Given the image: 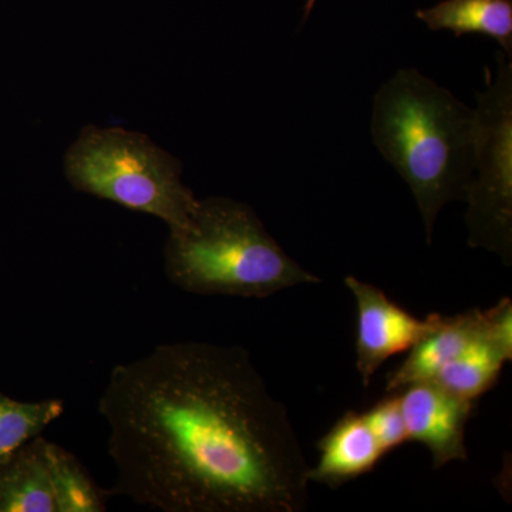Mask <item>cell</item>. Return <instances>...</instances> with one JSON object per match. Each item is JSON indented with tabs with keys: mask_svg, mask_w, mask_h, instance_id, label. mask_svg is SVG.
<instances>
[{
	"mask_svg": "<svg viewBox=\"0 0 512 512\" xmlns=\"http://www.w3.org/2000/svg\"><path fill=\"white\" fill-rule=\"evenodd\" d=\"M109 493L164 512H303L309 464L242 346L164 343L111 370L99 400Z\"/></svg>",
	"mask_w": 512,
	"mask_h": 512,
	"instance_id": "cell-1",
	"label": "cell"
},
{
	"mask_svg": "<svg viewBox=\"0 0 512 512\" xmlns=\"http://www.w3.org/2000/svg\"><path fill=\"white\" fill-rule=\"evenodd\" d=\"M370 133L409 185L430 244L441 210L466 201L473 181L476 110L419 70H397L376 93Z\"/></svg>",
	"mask_w": 512,
	"mask_h": 512,
	"instance_id": "cell-2",
	"label": "cell"
},
{
	"mask_svg": "<svg viewBox=\"0 0 512 512\" xmlns=\"http://www.w3.org/2000/svg\"><path fill=\"white\" fill-rule=\"evenodd\" d=\"M164 269L181 291L204 296L264 299L322 282L286 254L248 204L225 197L198 200L190 221L170 231Z\"/></svg>",
	"mask_w": 512,
	"mask_h": 512,
	"instance_id": "cell-3",
	"label": "cell"
},
{
	"mask_svg": "<svg viewBox=\"0 0 512 512\" xmlns=\"http://www.w3.org/2000/svg\"><path fill=\"white\" fill-rule=\"evenodd\" d=\"M64 174L74 190L153 215L170 231L184 227L198 204L181 180L180 161L123 128H83L64 157Z\"/></svg>",
	"mask_w": 512,
	"mask_h": 512,
	"instance_id": "cell-4",
	"label": "cell"
},
{
	"mask_svg": "<svg viewBox=\"0 0 512 512\" xmlns=\"http://www.w3.org/2000/svg\"><path fill=\"white\" fill-rule=\"evenodd\" d=\"M476 160L466 194L468 244L512 264V59L497 53L477 92Z\"/></svg>",
	"mask_w": 512,
	"mask_h": 512,
	"instance_id": "cell-5",
	"label": "cell"
},
{
	"mask_svg": "<svg viewBox=\"0 0 512 512\" xmlns=\"http://www.w3.org/2000/svg\"><path fill=\"white\" fill-rule=\"evenodd\" d=\"M109 497L79 458L42 436L0 458V512H104Z\"/></svg>",
	"mask_w": 512,
	"mask_h": 512,
	"instance_id": "cell-6",
	"label": "cell"
},
{
	"mask_svg": "<svg viewBox=\"0 0 512 512\" xmlns=\"http://www.w3.org/2000/svg\"><path fill=\"white\" fill-rule=\"evenodd\" d=\"M345 285L356 301V369L363 386L390 357L409 352L434 325V313L419 319L372 284L348 275Z\"/></svg>",
	"mask_w": 512,
	"mask_h": 512,
	"instance_id": "cell-7",
	"label": "cell"
},
{
	"mask_svg": "<svg viewBox=\"0 0 512 512\" xmlns=\"http://www.w3.org/2000/svg\"><path fill=\"white\" fill-rule=\"evenodd\" d=\"M409 441L430 451L434 468L466 461V427L474 402L448 393L434 382L409 384L396 392Z\"/></svg>",
	"mask_w": 512,
	"mask_h": 512,
	"instance_id": "cell-8",
	"label": "cell"
},
{
	"mask_svg": "<svg viewBox=\"0 0 512 512\" xmlns=\"http://www.w3.org/2000/svg\"><path fill=\"white\" fill-rule=\"evenodd\" d=\"M512 359V302L501 299L487 309L485 332L456 359L447 363L431 382L468 402H476L500 379Z\"/></svg>",
	"mask_w": 512,
	"mask_h": 512,
	"instance_id": "cell-9",
	"label": "cell"
},
{
	"mask_svg": "<svg viewBox=\"0 0 512 512\" xmlns=\"http://www.w3.org/2000/svg\"><path fill=\"white\" fill-rule=\"evenodd\" d=\"M487 328V311L471 309L457 315L434 313V325L387 376L386 393L409 384L431 382L447 363L460 356Z\"/></svg>",
	"mask_w": 512,
	"mask_h": 512,
	"instance_id": "cell-10",
	"label": "cell"
},
{
	"mask_svg": "<svg viewBox=\"0 0 512 512\" xmlns=\"http://www.w3.org/2000/svg\"><path fill=\"white\" fill-rule=\"evenodd\" d=\"M319 461L309 483L336 490L375 470L386 456L363 413L348 412L318 441Z\"/></svg>",
	"mask_w": 512,
	"mask_h": 512,
	"instance_id": "cell-11",
	"label": "cell"
},
{
	"mask_svg": "<svg viewBox=\"0 0 512 512\" xmlns=\"http://www.w3.org/2000/svg\"><path fill=\"white\" fill-rule=\"evenodd\" d=\"M416 18L434 32L488 36L512 59V0H443L433 8L417 10Z\"/></svg>",
	"mask_w": 512,
	"mask_h": 512,
	"instance_id": "cell-12",
	"label": "cell"
},
{
	"mask_svg": "<svg viewBox=\"0 0 512 512\" xmlns=\"http://www.w3.org/2000/svg\"><path fill=\"white\" fill-rule=\"evenodd\" d=\"M64 410L62 399L19 402L0 392V458L40 436Z\"/></svg>",
	"mask_w": 512,
	"mask_h": 512,
	"instance_id": "cell-13",
	"label": "cell"
},
{
	"mask_svg": "<svg viewBox=\"0 0 512 512\" xmlns=\"http://www.w3.org/2000/svg\"><path fill=\"white\" fill-rule=\"evenodd\" d=\"M363 416L384 453L389 454L409 441L397 393H386V396L373 404Z\"/></svg>",
	"mask_w": 512,
	"mask_h": 512,
	"instance_id": "cell-14",
	"label": "cell"
},
{
	"mask_svg": "<svg viewBox=\"0 0 512 512\" xmlns=\"http://www.w3.org/2000/svg\"><path fill=\"white\" fill-rule=\"evenodd\" d=\"M313 3H315V0H308V5H306V15H309V12H311Z\"/></svg>",
	"mask_w": 512,
	"mask_h": 512,
	"instance_id": "cell-15",
	"label": "cell"
}]
</instances>
